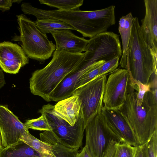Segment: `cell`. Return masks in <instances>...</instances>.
I'll return each instance as SVG.
<instances>
[{
	"instance_id": "6da1fadb",
	"label": "cell",
	"mask_w": 157,
	"mask_h": 157,
	"mask_svg": "<svg viewBox=\"0 0 157 157\" xmlns=\"http://www.w3.org/2000/svg\"><path fill=\"white\" fill-rule=\"evenodd\" d=\"M84 56V53H72L56 49L50 62L32 73L29 80L31 93L47 101H52L56 88L66 77L79 68Z\"/></svg>"
},
{
	"instance_id": "7a4b0ae2",
	"label": "cell",
	"mask_w": 157,
	"mask_h": 157,
	"mask_svg": "<svg viewBox=\"0 0 157 157\" xmlns=\"http://www.w3.org/2000/svg\"><path fill=\"white\" fill-rule=\"evenodd\" d=\"M136 96L135 91L129 93L118 110L132 129L139 145L147 143L157 131V92H147L140 105L137 104Z\"/></svg>"
},
{
	"instance_id": "3957f363",
	"label": "cell",
	"mask_w": 157,
	"mask_h": 157,
	"mask_svg": "<svg viewBox=\"0 0 157 157\" xmlns=\"http://www.w3.org/2000/svg\"><path fill=\"white\" fill-rule=\"evenodd\" d=\"M138 18L134 17L125 68L129 73L133 87L137 82L147 84L153 72H157V52L153 51L143 38Z\"/></svg>"
},
{
	"instance_id": "277c9868",
	"label": "cell",
	"mask_w": 157,
	"mask_h": 157,
	"mask_svg": "<svg viewBox=\"0 0 157 157\" xmlns=\"http://www.w3.org/2000/svg\"><path fill=\"white\" fill-rule=\"evenodd\" d=\"M39 112L45 114L52 129L40 134L41 141L50 145L59 144L78 151L82 145L85 128L82 113L75 124L71 126L60 117L51 104L44 105Z\"/></svg>"
},
{
	"instance_id": "5b68a950",
	"label": "cell",
	"mask_w": 157,
	"mask_h": 157,
	"mask_svg": "<svg viewBox=\"0 0 157 157\" xmlns=\"http://www.w3.org/2000/svg\"><path fill=\"white\" fill-rule=\"evenodd\" d=\"M16 16L20 35H15L12 40L20 42L28 58L40 62L48 59L56 50V45L39 29L35 22L24 14Z\"/></svg>"
},
{
	"instance_id": "8992f818",
	"label": "cell",
	"mask_w": 157,
	"mask_h": 157,
	"mask_svg": "<svg viewBox=\"0 0 157 157\" xmlns=\"http://www.w3.org/2000/svg\"><path fill=\"white\" fill-rule=\"evenodd\" d=\"M82 65L87 67L96 62H105L122 54L119 35L112 32H105L89 40L86 47Z\"/></svg>"
},
{
	"instance_id": "52a82bcc",
	"label": "cell",
	"mask_w": 157,
	"mask_h": 157,
	"mask_svg": "<svg viewBox=\"0 0 157 157\" xmlns=\"http://www.w3.org/2000/svg\"><path fill=\"white\" fill-rule=\"evenodd\" d=\"M107 80L106 75L96 78L76 90L72 95L78 96L81 102V110L85 127L101 113Z\"/></svg>"
},
{
	"instance_id": "ba28073f",
	"label": "cell",
	"mask_w": 157,
	"mask_h": 157,
	"mask_svg": "<svg viewBox=\"0 0 157 157\" xmlns=\"http://www.w3.org/2000/svg\"><path fill=\"white\" fill-rule=\"evenodd\" d=\"M134 91L131 85L128 71L125 69H117L106 80L102 108L119 109L126 101L128 94Z\"/></svg>"
},
{
	"instance_id": "9c48e42d",
	"label": "cell",
	"mask_w": 157,
	"mask_h": 157,
	"mask_svg": "<svg viewBox=\"0 0 157 157\" xmlns=\"http://www.w3.org/2000/svg\"><path fill=\"white\" fill-rule=\"evenodd\" d=\"M100 113L93 118L85 128V147L91 157H104L110 141L113 139L104 126Z\"/></svg>"
},
{
	"instance_id": "30bf717a",
	"label": "cell",
	"mask_w": 157,
	"mask_h": 157,
	"mask_svg": "<svg viewBox=\"0 0 157 157\" xmlns=\"http://www.w3.org/2000/svg\"><path fill=\"white\" fill-rule=\"evenodd\" d=\"M100 114L104 126L114 140L134 147L138 145L133 132L118 110L102 108Z\"/></svg>"
},
{
	"instance_id": "8fae6325",
	"label": "cell",
	"mask_w": 157,
	"mask_h": 157,
	"mask_svg": "<svg viewBox=\"0 0 157 157\" xmlns=\"http://www.w3.org/2000/svg\"><path fill=\"white\" fill-rule=\"evenodd\" d=\"M29 132L24 124L7 107L0 105V133L3 147H6L19 140L21 136Z\"/></svg>"
},
{
	"instance_id": "7c38bea8",
	"label": "cell",
	"mask_w": 157,
	"mask_h": 157,
	"mask_svg": "<svg viewBox=\"0 0 157 157\" xmlns=\"http://www.w3.org/2000/svg\"><path fill=\"white\" fill-rule=\"evenodd\" d=\"M29 62L28 57L19 45L9 41L0 43V67L4 71L16 74Z\"/></svg>"
},
{
	"instance_id": "4fadbf2b",
	"label": "cell",
	"mask_w": 157,
	"mask_h": 157,
	"mask_svg": "<svg viewBox=\"0 0 157 157\" xmlns=\"http://www.w3.org/2000/svg\"><path fill=\"white\" fill-rule=\"evenodd\" d=\"M145 14L140 30L143 38L157 52V0H144Z\"/></svg>"
},
{
	"instance_id": "5bb4252c",
	"label": "cell",
	"mask_w": 157,
	"mask_h": 157,
	"mask_svg": "<svg viewBox=\"0 0 157 157\" xmlns=\"http://www.w3.org/2000/svg\"><path fill=\"white\" fill-rule=\"evenodd\" d=\"M50 33L56 42V49L72 53L85 51L89 40L75 35L68 29L53 31Z\"/></svg>"
},
{
	"instance_id": "9a60e30c",
	"label": "cell",
	"mask_w": 157,
	"mask_h": 157,
	"mask_svg": "<svg viewBox=\"0 0 157 157\" xmlns=\"http://www.w3.org/2000/svg\"><path fill=\"white\" fill-rule=\"evenodd\" d=\"M54 110L71 126L76 123L81 114V102L78 96L72 95L59 101L53 105Z\"/></svg>"
},
{
	"instance_id": "2e32d148",
	"label": "cell",
	"mask_w": 157,
	"mask_h": 157,
	"mask_svg": "<svg viewBox=\"0 0 157 157\" xmlns=\"http://www.w3.org/2000/svg\"><path fill=\"white\" fill-rule=\"evenodd\" d=\"M134 18L132 13L130 12L122 16L119 21L118 30L121 36L122 45V55L119 64L123 69H125L126 66L127 52L131 36Z\"/></svg>"
},
{
	"instance_id": "e0dca14e",
	"label": "cell",
	"mask_w": 157,
	"mask_h": 157,
	"mask_svg": "<svg viewBox=\"0 0 157 157\" xmlns=\"http://www.w3.org/2000/svg\"><path fill=\"white\" fill-rule=\"evenodd\" d=\"M0 157H48L19 140L9 146L3 147L0 152Z\"/></svg>"
},
{
	"instance_id": "ac0fdd59",
	"label": "cell",
	"mask_w": 157,
	"mask_h": 157,
	"mask_svg": "<svg viewBox=\"0 0 157 157\" xmlns=\"http://www.w3.org/2000/svg\"><path fill=\"white\" fill-rule=\"evenodd\" d=\"M35 22L37 28L44 34L55 30L63 29L75 30L73 27L67 23L56 19H41L37 20Z\"/></svg>"
},
{
	"instance_id": "d6986e66",
	"label": "cell",
	"mask_w": 157,
	"mask_h": 157,
	"mask_svg": "<svg viewBox=\"0 0 157 157\" xmlns=\"http://www.w3.org/2000/svg\"><path fill=\"white\" fill-rule=\"evenodd\" d=\"M19 140L48 157H54L55 156L52 151L51 145L37 139L29 132L23 134L20 137Z\"/></svg>"
},
{
	"instance_id": "ffe728a7",
	"label": "cell",
	"mask_w": 157,
	"mask_h": 157,
	"mask_svg": "<svg viewBox=\"0 0 157 157\" xmlns=\"http://www.w3.org/2000/svg\"><path fill=\"white\" fill-rule=\"evenodd\" d=\"M40 3L51 7L57 8L63 11L79 10L83 3V0H39Z\"/></svg>"
},
{
	"instance_id": "44dd1931",
	"label": "cell",
	"mask_w": 157,
	"mask_h": 157,
	"mask_svg": "<svg viewBox=\"0 0 157 157\" xmlns=\"http://www.w3.org/2000/svg\"><path fill=\"white\" fill-rule=\"evenodd\" d=\"M105 62L101 60L95 62L91 64L77 82L75 90L96 78L101 66Z\"/></svg>"
},
{
	"instance_id": "7402d4cb",
	"label": "cell",
	"mask_w": 157,
	"mask_h": 157,
	"mask_svg": "<svg viewBox=\"0 0 157 157\" xmlns=\"http://www.w3.org/2000/svg\"><path fill=\"white\" fill-rule=\"evenodd\" d=\"M41 116L36 119L28 120L24 124L28 129L40 131H50L52 129L50 125L45 114L40 112Z\"/></svg>"
},
{
	"instance_id": "603a6c76",
	"label": "cell",
	"mask_w": 157,
	"mask_h": 157,
	"mask_svg": "<svg viewBox=\"0 0 157 157\" xmlns=\"http://www.w3.org/2000/svg\"><path fill=\"white\" fill-rule=\"evenodd\" d=\"M54 157H76L78 151L71 149L59 144L51 145Z\"/></svg>"
},
{
	"instance_id": "cb8c5ba5",
	"label": "cell",
	"mask_w": 157,
	"mask_h": 157,
	"mask_svg": "<svg viewBox=\"0 0 157 157\" xmlns=\"http://www.w3.org/2000/svg\"><path fill=\"white\" fill-rule=\"evenodd\" d=\"M119 58L117 57L105 62L101 67L98 75L96 78L100 77L106 74L113 72L119 65Z\"/></svg>"
},
{
	"instance_id": "d4e9b609",
	"label": "cell",
	"mask_w": 157,
	"mask_h": 157,
	"mask_svg": "<svg viewBox=\"0 0 157 157\" xmlns=\"http://www.w3.org/2000/svg\"><path fill=\"white\" fill-rule=\"evenodd\" d=\"M136 147L125 143H119L117 145L116 157H135Z\"/></svg>"
},
{
	"instance_id": "484cf974",
	"label": "cell",
	"mask_w": 157,
	"mask_h": 157,
	"mask_svg": "<svg viewBox=\"0 0 157 157\" xmlns=\"http://www.w3.org/2000/svg\"><path fill=\"white\" fill-rule=\"evenodd\" d=\"M134 89L136 90V100L138 105H141L144 96L147 92L151 91V85L149 83L144 84L140 82L136 83Z\"/></svg>"
},
{
	"instance_id": "4316f807",
	"label": "cell",
	"mask_w": 157,
	"mask_h": 157,
	"mask_svg": "<svg viewBox=\"0 0 157 157\" xmlns=\"http://www.w3.org/2000/svg\"><path fill=\"white\" fill-rule=\"evenodd\" d=\"M147 157H157V131L147 142Z\"/></svg>"
},
{
	"instance_id": "83f0119b",
	"label": "cell",
	"mask_w": 157,
	"mask_h": 157,
	"mask_svg": "<svg viewBox=\"0 0 157 157\" xmlns=\"http://www.w3.org/2000/svg\"><path fill=\"white\" fill-rule=\"evenodd\" d=\"M118 143L116 140H112L107 147L104 157H116Z\"/></svg>"
},
{
	"instance_id": "f1b7e54d",
	"label": "cell",
	"mask_w": 157,
	"mask_h": 157,
	"mask_svg": "<svg viewBox=\"0 0 157 157\" xmlns=\"http://www.w3.org/2000/svg\"><path fill=\"white\" fill-rule=\"evenodd\" d=\"M135 157H147L146 143L143 144L136 147Z\"/></svg>"
},
{
	"instance_id": "f546056e",
	"label": "cell",
	"mask_w": 157,
	"mask_h": 157,
	"mask_svg": "<svg viewBox=\"0 0 157 157\" xmlns=\"http://www.w3.org/2000/svg\"><path fill=\"white\" fill-rule=\"evenodd\" d=\"M13 3L12 0H0V10L2 11L9 10Z\"/></svg>"
},
{
	"instance_id": "4dcf8cb0",
	"label": "cell",
	"mask_w": 157,
	"mask_h": 157,
	"mask_svg": "<svg viewBox=\"0 0 157 157\" xmlns=\"http://www.w3.org/2000/svg\"><path fill=\"white\" fill-rule=\"evenodd\" d=\"M76 157H91V156L87 152L86 147H84L81 152L80 153L78 152Z\"/></svg>"
},
{
	"instance_id": "1f68e13d",
	"label": "cell",
	"mask_w": 157,
	"mask_h": 157,
	"mask_svg": "<svg viewBox=\"0 0 157 157\" xmlns=\"http://www.w3.org/2000/svg\"><path fill=\"white\" fill-rule=\"evenodd\" d=\"M5 83L4 74L2 70L0 67V89L3 87Z\"/></svg>"
},
{
	"instance_id": "d6a6232c",
	"label": "cell",
	"mask_w": 157,
	"mask_h": 157,
	"mask_svg": "<svg viewBox=\"0 0 157 157\" xmlns=\"http://www.w3.org/2000/svg\"><path fill=\"white\" fill-rule=\"evenodd\" d=\"M3 147L2 146V144L1 137V134H0V152L1 151V150H2V149L3 148Z\"/></svg>"
},
{
	"instance_id": "836d02e7",
	"label": "cell",
	"mask_w": 157,
	"mask_h": 157,
	"mask_svg": "<svg viewBox=\"0 0 157 157\" xmlns=\"http://www.w3.org/2000/svg\"><path fill=\"white\" fill-rule=\"evenodd\" d=\"M22 0H12L13 2H17V3H20Z\"/></svg>"
}]
</instances>
